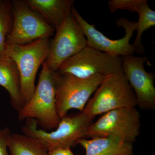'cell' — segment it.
Segmentation results:
<instances>
[{
	"instance_id": "52a82bcc",
	"label": "cell",
	"mask_w": 155,
	"mask_h": 155,
	"mask_svg": "<svg viewBox=\"0 0 155 155\" xmlns=\"http://www.w3.org/2000/svg\"><path fill=\"white\" fill-rule=\"evenodd\" d=\"M56 72L81 78L121 73L123 72L122 57L112 56L87 46L61 64Z\"/></svg>"
},
{
	"instance_id": "3957f363",
	"label": "cell",
	"mask_w": 155,
	"mask_h": 155,
	"mask_svg": "<svg viewBox=\"0 0 155 155\" xmlns=\"http://www.w3.org/2000/svg\"><path fill=\"white\" fill-rule=\"evenodd\" d=\"M92 121L83 112L67 115L61 119L55 130L48 132L38 129L35 119H27L22 130L24 135L40 142L48 151L56 148H71L77 144L86 137Z\"/></svg>"
},
{
	"instance_id": "ac0fdd59",
	"label": "cell",
	"mask_w": 155,
	"mask_h": 155,
	"mask_svg": "<svg viewBox=\"0 0 155 155\" xmlns=\"http://www.w3.org/2000/svg\"><path fill=\"white\" fill-rule=\"evenodd\" d=\"M147 2H148L147 0H111L108 2V4L112 13L118 10L137 13L142 5Z\"/></svg>"
},
{
	"instance_id": "4fadbf2b",
	"label": "cell",
	"mask_w": 155,
	"mask_h": 155,
	"mask_svg": "<svg viewBox=\"0 0 155 155\" xmlns=\"http://www.w3.org/2000/svg\"><path fill=\"white\" fill-rule=\"evenodd\" d=\"M85 149V155H133V143L119 139L102 137L78 142Z\"/></svg>"
},
{
	"instance_id": "ffe728a7",
	"label": "cell",
	"mask_w": 155,
	"mask_h": 155,
	"mask_svg": "<svg viewBox=\"0 0 155 155\" xmlns=\"http://www.w3.org/2000/svg\"><path fill=\"white\" fill-rule=\"evenodd\" d=\"M48 155H74L71 148H56L48 151Z\"/></svg>"
},
{
	"instance_id": "7c38bea8",
	"label": "cell",
	"mask_w": 155,
	"mask_h": 155,
	"mask_svg": "<svg viewBox=\"0 0 155 155\" xmlns=\"http://www.w3.org/2000/svg\"><path fill=\"white\" fill-rule=\"evenodd\" d=\"M48 24L56 29L71 14L74 0H24Z\"/></svg>"
},
{
	"instance_id": "30bf717a",
	"label": "cell",
	"mask_w": 155,
	"mask_h": 155,
	"mask_svg": "<svg viewBox=\"0 0 155 155\" xmlns=\"http://www.w3.org/2000/svg\"><path fill=\"white\" fill-rule=\"evenodd\" d=\"M71 12L82 28L87 46L115 57L132 55L134 53L130 41L136 28V22H131L125 18L118 19L116 25L124 28L125 35L119 39L112 40L97 30L95 25L87 22L74 6Z\"/></svg>"
},
{
	"instance_id": "7a4b0ae2",
	"label": "cell",
	"mask_w": 155,
	"mask_h": 155,
	"mask_svg": "<svg viewBox=\"0 0 155 155\" xmlns=\"http://www.w3.org/2000/svg\"><path fill=\"white\" fill-rule=\"evenodd\" d=\"M49 39L41 38L25 45H7L2 55L17 65L20 77V91L24 104L31 98L35 90L38 70L47 58Z\"/></svg>"
},
{
	"instance_id": "e0dca14e",
	"label": "cell",
	"mask_w": 155,
	"mask_h": 155,
	"mask_svg": "<svg viewBox=\"0 0 155 155\" xmlns=\"http://www.w3.org/2000/svg\"><path fill=\"white\" fill-rule=\"evenodd\" d=\"M13 24L12 2L0 0V55L5 49L6 41L12 31Z\"/></svg>"
},
{
	"instance_id": "6da1fadb",
	"label": "cell",
	"mask_w": 155,
	"mask_h": 155,
	"mask_svg": "<svg viewBox=\"0 0 155 155\" xmlns=\"http://www.w3.org/2000/svg\"><path fill=\"white\" fill-rule=\"evenodd\" d=\"M56 76L57 72L51 70L45 61L33 95L18 112L19 120L35 119L45 131L58 127L61 119L56 110Z\"/></svg>"
},
{
	"instance_id": "9c48e42d",
	"label": "cell",
	"mask_w": 155,
	"mask_h": 155,
	"mask_svg": "<svg viewBox=\"0 0 155 155\" xmlns=\"http://www.w3.org/2000/svg\"><path fill=\"white\" fill-rule=\"evenodd\" d=\"M14 24L6 45H25L41 38H49L55 29L31 8L24 0H13Z\"/></svg>"
},
{
	"instance_id": "9a60e30c",
	"label": "cell",
	"mask_w": 155,
	"mask_h": 155,
	"mask_svg": "<svg viewBox=\"0 0 155 155\" xmlns=\"http://www.w3.org/2000/svg\"><path fill=\"white\" fill-rule=\"evenodd\" d=\"M10 155H48L40 142L25 135L12 133L8 142Z\"/></svg>"
},
{
	"instance_id": "277c9868",
	"label": "cell",
	"mask_w": 155,
	"mask_h": 155,
	"mask_svg": "<svg viewBox=\"0 0 155 155\" xmlns=\"http://www.w3.org/2000/svg\"><path fill=\"white\" fill-rule=\"evenodd\" d=\"M95 92L82 111L91 120L109 111L136 106L135 94L123 72L105 76Z\"/></svg>"
},
{
	"instance_id": "8992f818",
	"label": "cell",
	"mask_w": 155,
	"mask_h": 155,
	"mask_svg": "<svg viewBox=\"0 0 155 155\" xmlns=\"http://www.w3.org/2000/svg\"><path fill=\"white\" fill-rule=\"evenodd\" d=\"M140 116L135 107L109 111L92 123L86 137H110L133 143L140 134Z\"/></svg>"
},
{
	"instance_id": "5bb4252c",
	"label": "cell",
	"mask_w": 155,
	"mask_h": 155,
	"mask_svg": "<svg viewBox=\"0 0 155 155\" xmlns=\"http://www.w3.org/2000/svg\"><path fill=\"white\" fill-rule=\"evenodd\" d=\"M0 85L10 94L12 107L19 112L24 105L20 91L19 70L11 58L0 55Z\"/></svg>"
},
{
	"instance_id": "ba28073f",
	"label": "cell",
	"mask_w": 155,
	"mask_h": 155,
	"mask_svg": "<svg viewBox=\"0 0 155 155\" xmlns=\"http://www.w3.org/2000/svg\"><path fill=\"white\" fill-rule=\"evenodd\" d=\"M55 31L45 61L48 67L55 72L65 61L87 46L82 28L72 12Z\"/></svg>"
},
{
	"instance_id": "2e32d148",
	"label": "cell",
	"mask_w": 155,
	"mask_h": 155,
	"mask_svg": "<svg viewBox=\"0 0 155 155\" xmlns=\"http://www.w3.org/2000/svg\"><path fill=\"white\" fill-rule=\"evenodd\" d=\"M137 14L138 20L136 22V38L132 45L134 52L144 54L145 47L142 44V36L146 31L155 25V11L150 8L148 2L143 4Z\"/></svg>"
},
{
	"instance_id": "d6986e66",
	"label": "cell",
	"mask_w": 155,
	"mask_h": 155,
	"mask_svg": "<svg viewBox=\"0 0 155 155\" xmlns=\"http://www.w3.org/2000/svg\"><path fill=\"white\" fill-rule=\"evenodd\" d=\"M11 134L8 127L0 129V155H10L8 153V142Z\"/></svg>"
},
{
	"instance_id": "5b68a950",
	"label": "cell",
	"mask_w": 155,
	"mask_h": 155,
	"mask_svg": "<svg viewBox=\"0 0 155 155\" xmlns=\"http://www.w3.org/2000/svg\"><path fill=\"white\" fill-rule=\"evenodd\" d=\"M104 77L97 75L81 78L68 73L60 74L57 72L56 107L60 119L67 116L71 109L82 112Z\"/></svg>"
},
{
	"instance_id": "8fae6325",
	"label": "cell",
	"mask_w": 155,
	"mask_h": 155,
	"mask_svg": "<svg viewBox=\"0 0 155 155\" xmlns=\"http://www.w3.org/2000/svg\"><path fill=\"white\" fill-rule=\"evenodd\" d=\"M123 72L135 94L136 105L142 110L155 109V75L145 69L146 57H122Z\"/></svg>"
}]
</instances>
